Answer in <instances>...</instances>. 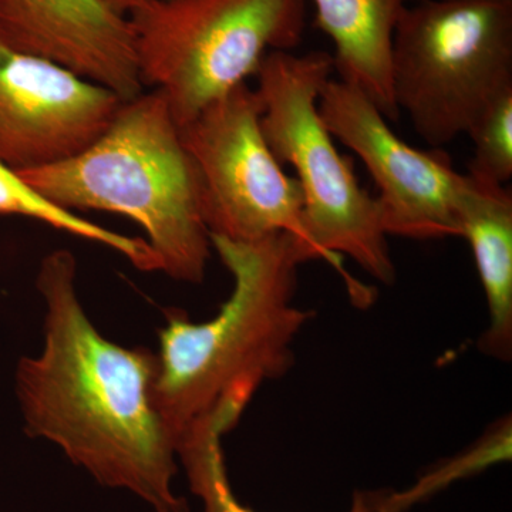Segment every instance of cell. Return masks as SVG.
I'll list each match as a JSON object with an SVG mask.
<instances>
[{"mask_svg": "<svg viewBox=\"0 0 512 512\" xmlns=\"http://www.w3.org/2000/svg\"><path fill=\"white\" fill-rule=\"evenodd\" d=\"M43 345L16 366L29 437L49 441L96 483L126 491L153 512H190L177 494V441L156 402L157 355L107 339L80 302L77 261L56 249L40 262Z\"/></svg>", "mask_w": 512, "mask_h": 512, "instance_id": "cell-1", "label": "cell"}, {"mask_svg": "<svg viewBox=\"0 0 512 512\" xmlns=\"http://www.w3.org/2000/svg\"><path fill=\"white\" fill-rule=\"evenodd\" d=\"M232 276V291L214 318L192 322L165 311L158 330L156 402L174 440L224 404L247 409L256 390L293 365L292 345L313 313L296 305L305 264L291 235L255 242L211 237Z\"/></svg>", "mask_w": 512, "mask_h": 512, "instance_id": "cell-2", "label": "cell"}, {"mask_svg": "<svg viewBox=\"0 0 512 512\" xmlns=\"http://www.w3.org/2000/svg\"><path fill=\"white\" fill-rule=\"evenodd\" d=\"M18 173L66 210L137 222L160 272L187 284L204 281L212 244L200 174L157 90L124 100L110 126L76 156Z\"/></svg>", "mask_w": 512, "mask_h": 512, "instance_id": "cell-3", "label": "cell"}, {"mask_svg": "<svg viewBox=\"0 0 512 512\" xmlns=\"http://www.w3.org/2000/svg\"><path fill=\"white\" fill-rule=\"evenodd\" d=\"M333 72L332 55L320 50L269 52L255 74L262 130L279 163L295 170L313 261L325 259L345 274L338 259L346 255L390 286L396 266L376 197L360 185L352 161L339 153L320 119L319 96Z\"/></svg>", "mask_w": 512, "mask_h": 512, "instance_id": "cell-4", "label": "cell"}, {"mask_svg": "<svg viewBox=\"0 0 512 512\" xmlns=\"http://www.w3.org/2000/svg\"><path fill=\"white\" fill-rule=\"evenodd\" d=\"M144 87L167 100L178 127L258 73L269 52H292L305 0H140L128 12Z\"/></svg>", "mask_w": 512, "mask_h": 512, "instance_id": "cell-5", "label": "cell"}, {"mask_svg": "<svg viewBox=\"0 0 512 512\" xmlns=\"http://www.w3.org/2000/svg\"><path fill=\"white\" fill-rule=\"evenodd\" d=\"M392 89L421 140L467 136L512 87V0H419L397 20Z\"/></svg>", "mask_w": 512, "mask_h": 512, "instance_id": "cell-6", "label": "cell"}, {"mask_svg": "<svg viewBox=\"0 0 512 512\" xmlns=\"http://www.w3.org/2000/svg\"><path fill=\"white\" fill-rule=\"evenodd\" d=\"M255 89L241 84L181 127L200 174L211 237L255 242L291 235L312 261L303 228V198L266 141Z\"/></svg>", "mask_w": 512, "mask_h": 512, "instance_id": "cell-7", "label": "cell"}, {"mask_svg": "<svg viewBox=\"0 0 512 512\" xmlns=\"http://www.w3.org/2000/svg\"><path fill=\"white\" fill-rule=\"evenodd\" d=\"M318 109L332 137L365 164L389 237H458L457 202L464 174L443 148L419 150L407 144L369 94L342 79L332 77L326 83Z\"/></svg>", "mask_w": 512, "mask_h": 512, "instance_id": "cell-8", "label": "cell"}, {"mask_svg": "<svg viewBox=\"0 0 512 512\" xmlns=\"http://www.w3.org/2000/svg\"><path fill=\"white\" fill-rule=\"evenodd\" d=\"M123 101L20 49L0 30V161L13 170L76 156L110 126Z\"/></svg>", "mask_w": 512, "mask_h": 512, "instance_id": "cell-9", "label": "cell"}, {"mask_svg": "<svg viewBox=\"0 0 512 512\" xmlns=\"http://www.w3.org/2000/svg\"><path fill=\"white\" fill-rule=\"evenodd\" d=\"M0 30L123 100L144 92L130 19L106 0H0Z\"/></svg>", "mask_w": 512, "mask_h": 512, "instance_id": "cell-10", "label": "cell"}, {"mask_svg": "<svg viewBox=\"0 0 512 512\" xmlns=\"http://www.w3.org/2000/svg\"><path fill=\"white\" fill-rule=\"evenodd\" d=\"M458 237L473 252L487 299L490 323L480 339L485 355L508 362L512 355V194L467 173L457 202Z\"/></svg>", "mask_w": 512, "mask_h": 512, "instance_id": "cell-11", "label": "cell"}, {"mask_svg": "<svg viewBox=\"0 0 512 512\" xmlns=\"http://www.w3.org/2000/svg\"><path fill=\"white\" fill-rule=\"evenodd\" d=\"M419 0H313L316 28L332 40L339 79L369 94L387 120H399L392 89V42L404 9Z\"/></svg>", "mask_w": 512, "mask_h": 512, "instance_id": "cell-12", "label": "cell"}, {"mask_svg": "<svg viewBox=\"0 0 512 512\" xmlns=\"http://www.w3.org/2000/svg\"><path fill=\"white\" fill-rule=\"evenodd\" d=\"M238 420L232 410H214L192 423L178 441V463L202 512H255L232 490L222 450V437ZM348 512H375V493H356Z\"/></svg>", "mask_w": 512, "mask_h": 512, "instance_id": "cell-13", "label": "cell"}, {"mask_svg": "<svg viewBox=\"0 0 512 512\" xmlns=\"http://www.w3.org/2000/svg\"><path fill=\"white\" fill-rule=\"evenodd\" d=\"M0 217H23L43 222L74 237L116 251L140 271H160L156 255L146 239L127 237L60 207L3 161H0Z\"/></svg>", "mask_w": 512, "mask_h": 512, "instance_id": "cell-14", "label": "cell"}, {"mask_svg": "<svg viewBox=\"0 0 512 512\" xmlns=\"http://www.w3.org/2000/svg\"><path fill=\"white\" fill-rule=\"evenodd\" d=\"M512 423L510 417L494 426L474 446L448 458L439 466L414 481L403 491L375 493V512H407L441 491L477 476L495 464L510 460L512 450Z\"/></svg>", "mask_w": 512, "mask_h": 512, "instance_id": "cell-15", "label": "cell"}, {"mask_svg": "<svg viewBox=\"0 0 512 512\" xmlns=\"http://www.w3.org/2000/svg\"><path fill=\"white\" fill-rule=\"evenodd\" d=\"M474 146L467 174L508 187L512 178V87L484 110L467 134Z\"/></svg>", "mask_w": 512, "mask_h": 512, "instance_id": "cell-16", "label": "cell"}, {"mask_svg": "<svg viewBox=\"0 0 512 512\" xmlns=\"http://www.w3.org/2000/svg\"><path fill=\"white\" fill-rule=\"evenodd\" d=\"M106 2L113 6L114 9L124 13V15H128V12H130L140 0H106Z\"/></svg>", "mask_w": 512, "mask_h": 512, "instance_id": "cell-17", "label": "cell"}]
</instances>
